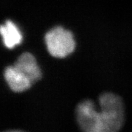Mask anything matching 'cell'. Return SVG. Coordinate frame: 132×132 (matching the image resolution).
Here are the masks:
<instances>
[{"label":"cell","mask_w":132,"mask_h":132,"mask_svg":"<svg viewBox=\"0 0 132 132\" xmlns=\"http://www.w3.org/2000/svg\"><path fill=\"white\" fill-rule=\"evenodd\" d=\"M1 34L4 45L12 49L19 45L22 41V35L19 28L11 20H7L1 26Z\"/></svg>","instance_id":"8992f818"},{"label":"cell","mask_w":132,"mask_h":132,"mask_svg":"<svg viewBox=\"0 0 132 132\" xmlns=\"http://www.w3.org/2000/svg\"><path fill=\"white\" fill-rule=\"evenodd\" d=\"M96 132H118L124 122V105L120 97L106 93L99 97Z\"/></svg>","instance_id":"6da1fadb"},{"label":"cell","mask_w":132,"mask_h":132,"mask_svg":"<svg viewBox=\"0 0 132 132\" xmlns=\"http://www.w3.org/2000/svg\"><path fill=\"white\" fill-rule=\"evenodd\" d=\"M13 65L24 74L32 84L37 82L42 77V72L37 64V60L32 54L29 52L22 54Z\"/></svg>","instance_id":"277c9868"},{"label":"cell","mask_w":132,"mask_h":132,"mask_svg":"<svg viewBox=\"0 0 132 132\" xmlns=\"http://www.w3.org/2000/svg\"><path fill=\"white\" fill-rule=\"evenodd\" d=\"M48 52L55 58H65L73 52L75 42L72 32L57 26L51 29L45 36Z\"/></svg>","instance_id":"7a4b0ae2"},{"label":"cell","mask_w":132,"mask_h":132,"mask_svg":"<svg viewBox=\"0 0 132 132\" xmlns=\"http://www.w3.org/2000/svg\"><path fill=\"white\" fill-rule=\"evenodd\" d=\"M98 110L90 100H84L76 108V118L79 126L84 132H96Z\"/></svg>","instance_id":"3957f363"},{"label":"cell","mask_w":132,"mask_h":132,"mask_svg":"<svg viewBox=\"0 0 132 132\" xmlns=\"http://www.w3.org/2000/svg\"><path fill=\"white\" fill-rule=\"evenodd\" d=\"M4 78L13 91L20 93L28 90L32 83L15 66H9L4 70Z\"/></svg>","instance_id":"5b68a950"},{"label":"cell","mask_w":132,"mask_h":132,"mask_svg":"<svg viewBox=\"0 0 132 132\" xmlns=\"http://www.w3.org/2000/svg\"><path fill=\"white\" fill-rule=\"evenodd\" d=\"M5 132H23L20 130H11V131H7Z\"/></svg>","instance_id":"52a82bcc"}]
</instances>
